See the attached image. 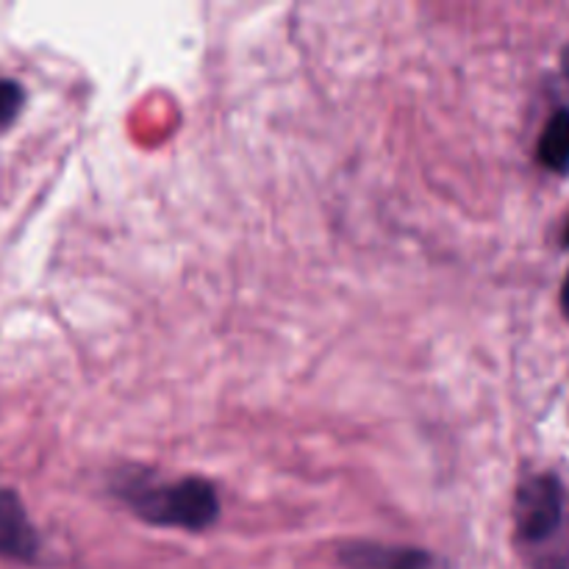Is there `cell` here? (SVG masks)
<instances>
[{
    "label": "cell",
    "mask_w": 569,
    "mask_h": 569,
    "mask_svg": "<svg viewBox=\"0 0 569 569\" xmlns=\"http://www.w3.org/2000/svg\"><path fill=\"white\" fill-rule=\"evenodd\" d=\"M561 67H565V76L569 78V44H567L565 56H561Z\"/></svg>",
    "instance_id": "obj_8"
},
{
    "label": "cell",
    "mask_w": 569,
    "mask_h": 569,
    "mask_svg": "<svg viewBox=\"0 0 569 569\" xmlns=\"http://www.w3.org/2000/svg\"><path fill=\"white\" fill-rule=\"evenodd\" d=\"M565 244L569 248V222H567V228H565Z\"/></svg>",
    "instance_id": "obj_9"
},
{
    "label": "cell",
    "mask_w": 569,
    "mask_h": 569,
    "mask_svg": "<svg viewBox=\"0 0 569 569\" xmlns=\"http://www.w3.org/2000/svg\"><path fill=\"white\" fill-rule=\"evenodd\" d=\"M131 506L133 515L150 526L183 528V531H206L220 517V500L214 487L203 478H181L176 483H128L117 489Z\"/></svg>",
    "instance_id": "obj_1"
},
{
    "label": "cell",
    "mask_w": 569,
    "mask_h": 569,
    "mask_svg": "<svg viewBox=\"0 0 569 569\" xmlns=\"http://www.w3.org/2000/svg\"><path fill=\"white\" fill-rule=\"evenodd\" d=\"M345 569H433L431 556L417 548H387V545L353 542L339 550Z\"/></svg>",
    "instance_id": "obj_4"
},
{
    "label": "cell",
    "mask_w": 569,
    "mask_h": 569,
    "mask_svg": "<svg viewBox=\"0 0 569 569\" xmlns=\"http://www.w3.org/2000/svg\"><path fill=\"white\" fill-rule=\"evenodd\" d=\"M537 156L548 170L569 172V109L556 111L539 137Z\"/></svg>",
    "instance_id": "obj_5"
},
{
    "label": "cell",
    "mask_w": 569,
    "mask_h": 569,
    "mask_svg": "<svg viewBox=\"0 0 569 569\" xmlns=\"http://www.w3.org/2000/svg\"><path fill=\"white\" fill-rule=\"evenodd\" d=\"M39 556V533L14 489L0 487V559L31 565Z\"/></svg>",
    "instance_id": "obj_3"
},
{
    "label": "cell",
    "mask_w": 569,
    "mask_h": 569,
    "mask_svg": "<svg viewBox=\"0 0 569 569\" xmlns=\"http://www.w3.org/2000/svg\"><path fill=\"white\" fill-rule=\"evenodd\" d=\"M22 106H26V89L11 78H0V131L20 117Z\"/></svg>",
    "instance_id": "obj_6"
},
{
    "label": "cell",
    "mask_w": 569,
    "mask_h": 569,
    "mask_svg": "<svg viewBox=\"0 0 569 569\" xmlns=\"http://www.w3.org/2000/svg\"><path fill=\"white\" fill-rule=\"evenodd\" d=\"M565 526V489L556 476H531L515 498L517 539L526 548L542 550Z\"/></svg>",
    "instance_id": "obj_2"
},
{
    "label": "cell",
    "mask_w": 569,
    "mask_h": 569,
    "mask_svg": "<svg viewBox=\"0 0 569 569\" xmlns=\"http://www.w3.org/2000/svg\"><path fill=\"white\" fill-rule=\"evenodd\" d=\"M561 309H565V315L569 320V276L565 278V287H561Z\"/></svg>",
    "instance_id": "obj_7"
}]
</instances>
